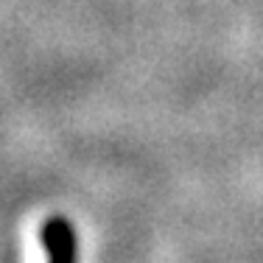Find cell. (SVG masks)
<instances>
[{
  "instance_id": "obj_1",
  "label": "cell",
  "mask_w": 263,
  "mask_h": 263,
  "mask_svg": "<svg viewBox=\"0 0 263 263\" xmlns=\"http://www.w3.org/2000/svg\"><path fill=\"white\" fill-rule=\"evenodd\" d=\"M42 247L48 263H79V238L65 216H51L42 224Z\"/></svg>"
}]
</instances>
